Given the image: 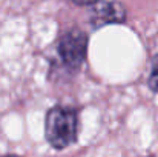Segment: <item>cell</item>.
I'll return each instance as SVG.
<instances>
[{
    "mask_svg": "<svg viewBox=\"0 0 158 157\" xmlns=\"http://www.w3.org/2000/svg\"><path fill=\"white\" fill-rule=\"evenodd\" d=\"M80 131V111L74 106L55 105L45 117V137L54 150L74 145Z\"/></svg>",
    "mask_w": 158,
    "mask_h": 157,
    "instance_id": "obj_1",
    "label": "cell"
},
{
    "mask_svg": "<svg viewBox=\"0 0 158 157\" xmlns=\"http://www.w3.org/2000/svg\"><path fill=\"white\" fill-rule=\"evenodd\" d=\"M88 42L89 37L83 29L80 28L68 29L55 45L57 62H54L52 66L55 69L58 68L64 72L75 74L86 60Z\"/></svg>",
    "mask_w": 158,
    "mask_h": 157,
    "instance_id": "obj_2",
    "label": "cell"
},
{
    "mask_svg": "<svg viewBox=\"0 0 158 157\" xmlns=\"http://www.w3.org/2000/svg\"><path fill=\"white\" fill-rule=\"evenodd\" d=\"M127 20V11L121 2L100 0L92 5L89 12V23L94 29L105 28L107 25H121Z\"/></svg>",
    "mask_w": 158,
    "mask_h": 157,
    "instance_id": "obj_3",
    "label": "cell"
},
{
    "mask_svg": "<svg viewBox=\"0 0 158 157\" xmlns=\"http://www.w3.org/2000/svg\"><path fill=\"white\" fill-rule=\"evenodd\" d=\"M148 86L152 93L158 94V52L154 55L152 63H151V71L148 77Z\"/></svg>",
    "mask_w": 158,
    "mask_h": 157,
    "instance_id": "obj_4",
    "label": "cell"
},
{
    "mask_svg": "<svg viewBox=\"0 0 158 157\" xmlns=\"http://www.w3.org/2000/svg\"><path fill=\"white\" fill-rule=\"evenodd\" d=\"M69 2H72L77 6H92L94 3H97L100 0H69Z\"/></svg>",
    "mask_w": 158,
    "mask_h": 157,
    "instance_id": "obj_5",
    "label": "cell"
}]
</instances>
